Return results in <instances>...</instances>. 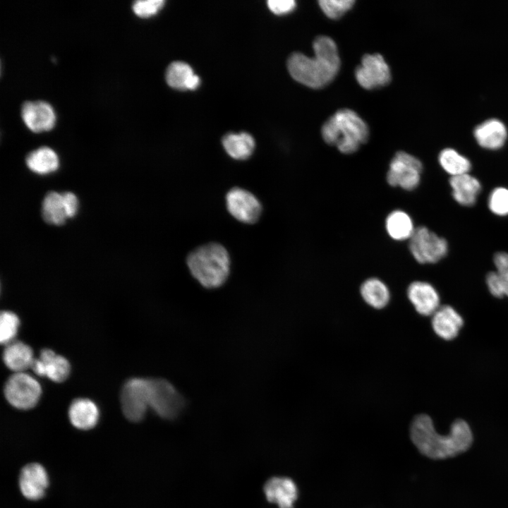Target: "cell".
Returning <instances> with one entry per match:
<instances>
[{
  "instance_id": "836d02e7",
  "label": "cell",
  "mask_w": 508,
  "mask_h": 508,
  "mask_svg": "<svg viewBox=\"0 0 508 508\" xmlns=\"http://www.w3.org/2000/svg\"><path fill=\"white\" fill-rule=\"evenodd\" d=\"M486 284L490 293L496 298L504 296L500 279L495 272H490L486 276Z\"/></svg>"
},
{
  "instance_id": "8992f818",
  "label": "cell",
  "mask_w": 508,
  "mask_h": 508,
  "mask_svg": "<svg viewBox=\"0 0 508 508\" xmlns=\"http://www.w3.org/2000/svg\"><path fill=\"white\" fill-rule=\"evenodd\" d=\"M409 251L420 264H433L447 254L448 243L425 226L416 227L409 241Z\"/></svg>"
},
{
  "instance_id": "1f68e13d",
  "label": "cell",
  "mask_w": 508,
  "mask_h": 508,
  "mask_svg": "<svg viewBox=\"0 0 508 508\" xmlns=\"http://www.w3.org/2000/svg\"><path fill=\"white\" fill-rule=\"evenodd\" d=\"M164 4L163 0H140L135 1L132 8L137 16L146 18L156 14Z\"/></svg>"
},
{
  "instance_id": "5bb4252c",
  "label": "cell",
  "mask_w": 508,
  "mask_h": 508,
  "mask_svg": "<svg viewBox=\"0 0 508 508\" xmlns=\"http://www.w3.org/2000/svg\"><path fill=\"white\" fill-rule=\"evenodd\" d=\"M406 294L409 300L420 315H433L440 307L439 294L428 282L423 281L411 282L407 288Z\"/></svg>"
},
{
  "instance_id": "7a4b0ae2",
  "label": "cell",
  "mask_w": 508,
  "mask_h": 508,
  "mask_svg": "<svg viewBox=\"0 0 508 508\" xmlns=\"http://www.w3.org/2000/svg\"><path fill=\"white\" fill-rule=\"evenodd\" d=\"M313 57L293 53L287 61L288 71L298 83L311 88H321L330 83L340 68L337 47L329 37L320 35L313 43Z\"/></svg>"
},
{
  "instance_id": "8fae6325",
  "label": "cell",
  "mask_w": 508,
  "mask_h": 508,
  "mask_svg": "<svg viewBox=\"0 0 508 508\" xmlns=\"http://www.w3.org/2000/svg\"><path fill=\"white\" fill-rule=\"evenodd\" d=\"M226 205L231 215L245 224L257 222L262 210V205L257 197L239 187H234L228 191L226 195Z\"/></svg>"
},
{
  "instance_id": "ac0fdd59",
  "label": "cell",
  "mask_w": 508,
  "mask_h": 508,
  "mask_svg": "<svg viewBox=\"0 0 508 508\" xmlns=\"http://www.w3.org/2000/svg\"><path fill=\"white\" fill-rule=\"evenodd\" d=\"M431 325L437 336L445 340H452L458 335L464 320L452 306L445 305L432 315Z\"/></svg>"
},
{
  "instance_id": "d6986e66",
  "label": "cell",
  "mask_w": 508,
  "mask_h": 508,
  "mask_svg": "<svg viewBox=\"0 0 508 508\" xmlns=\"http://www.w3.org/2000/svg\"><path fill=\"white\" fill-rule=\"evenodd\" d=\"M449 182L452 197L457 203L465 207L475 205L482 188L478 179L468 173L452 176Z\"/></svg>"
},
{
  "instance_id": "603a6c76",
  "label": "cell",
  "mask_w": 508,
  "mask_h": 508,
  "mask_svg": "<svg viewBox=\"0 0 508 508\" xmlns=\"http://www.w3.org/2000/svg\"><path fill=\"white\" fill-rule=\"evenodd\" d=\"M166 80L170 87L178 90H195L200 84L199 77L183 61H174L168 66Z\"/></svg>"
},
{
  "instance_id": "d6a6232c",
  "label": "cell",
  "mask_w": 508,
  "mask_h": 508,
  "mask_svg": "<svg viewBox=\"0 0 508 508\" xmlns=\"http://www.w3.org/2000/svg\"><path fill=\"white\" fill-rule=\"evenodd\" d=\"M494 265L496 268L503 289L504 296L508 297V253L497 252L493 257Z\"/></svg>"
},
{
  "instance_id": "e575fe53",
  "label": "cell",
  "mask_w": 508,
  "mask_h": 508,
  "mask_svg": "<svg viewBox=\"0 0 508 508\" xmlns=\"http://www.w3.org/2000/svg\"><path fill=\"white\" fill-rule=\"evenodd\" d=\"M267 6L274 13L282 15L292 11L296 7V2L294 0H270Z\"/></svg>"
},
{
  "instance_id": "484cf974",
  "label": "cell",
  "mask_w": 508,
  "mask_h": 508,
  "mask_svg": "<svg viewBox=\"0 0 508 508\" xmlns=\"http://www.w3.org/2000/svg\"><path fill=\"white\" fill-rule=\"evenodd\" d=\"M42 214L45 222L54 225H61L69 218L63 193L49 192L42 205Z\"/></svg>"
},
{
  "instance_id": "e0dca14e",
  "label": "cell",
  "mask_w": 508,
  "mask_h": 508,
  "mask_svg": "<svg viewBox=\"0 0 508 508\" xmlns=\"http://www.w3.org/2000/svg\"><path fill=\"white\" fill-rule=\"evenodd\" d=\"M473 135L480 147L495 150L504 145L508 133L502 121L497 119H490L478 125Z\"/></svg>"
},
{
  "instance_id": "4fadbf2b",
  "label": "cell",
  "mask_w": 508,
  "mask_h": 508,
  "mask_svg": "<svg viewBox=\"0 0 508 508\" xmlns=\"http://www.w3.org/2000/svg\"><path fill=\"white\" fill-rule=\"evenodd\" d=\"M31 368L37 375L46 376L56 382L64 381L70 373L68 360L48 349L41 351L40 357L35 358Z\"/></svg>"
},
{
  "instance_id": "7c38bea8",
  "label": "cell",
  "mask_w": 508,
  "mask_h": 508,
  "mask_svg": "<svg viewBox=\"0 0 508 508\" xmlns=\"http://www.w3.org/2000/svg\"><path fill=\"white\" fill-rule=\"evenodd\" d=\"M21 116L27 127L35 133L49 131L56 122L54 109L44 101L24 102L21 108Z\"/></svg>"
},
{
  "instance_id": "30bf717a",
  "label": "cell",
  "mask_w": 508,
  "mask_h": 508,
  "mask_svg": "<svg viewBox=\"0 0 508 508\" xmlns=\"http://www.w3.org/2000/svg\"><path fill=\"white\" fill-rule=\"evenodd\" d=\"M355 76L358 84L366 90L379 88L391 80L389 66L380 54H365L356 67Z\"/></svg>"
},
{
  "instance_id": "4316f807",
  "label": "cell",
  "mask_w": 508,
  "mask_h": 508,
  "mask_svg": "<svg viewBox=\"0 0 508 508\" xmlns=\"http://www.w3.org/2000/svg\"><path fill=\"white\" fill-rule=\"evenodd\" d=\"M222 145L227 154L238 160L248 159L255 149V140L247 133L226 134L222 139Z\"/></svg>"
},
{
  "instance_id": "6da1fadb",
  "label": "cell",
  "mask_w": 508,
  "mask_h": 508,
  "mask_svg": "<svg viewBox=\"0 0 508 508\" xmlns=\"http://www.w3.org/2000/svg\"><path fill=\"white\" fill-rule=\"evenodd\" d=\"M446 435L435 430L431 418L419 414L412 421L409 434L411 442L424 456L433 459L452 457L467 450L473 441L471 430L462 419L454 421Z\"/></svg>"
},
{
  "instance_id": "cb8c5ba5",
  "label": "cell",
  "mask_w": 508,
  "mask_h": 508,
  "mask_svg": "<svg viewBox=\"0 0 508 508\" xmlns=\"http://www.w3.org/2000/svg\"><path fill=\"white\" fill-rule=\"evenodd\" d=\"M360 294L364 301L375 309L385 308L390 300L388 286L377 277L365 279L361 284Z\"/></svg>"
},
{
  "instance_id": "2e32d148",
  "label": "cell",
  "mask_w": 508,
  "mask_h": 508,
  "mask_svg": "<svg viewBox=\"0 0 508 508\" xmlns=\"http://www.w3.org/2000/svg\"><path fill=\"white\" fill-rule=\"evenodd\" d=\"M47 485V474L42 465L32 463L22 468L19 476V488L25 498L30 500L41 499Z\"/></svg>"
},
{
  "instance_id": "d4e9b609",
  "label": "cell",
  "mask_w": 508,
  "mask_h": 508,
  "mask_svg": "<svg viewBox=\"0 0 508 508\" xmlns=\"http://www.w3.org/2000/svg\"><path fill=\"white\" fill-rule=\"evenodd\" d=\"M28 167L34 173L45 175L56 171L59 159L56 153L49 147H41L30 152L25 159Z\"/></svg>"
},
{
  "instance_id": "277c9868",
  "label": "cell",
  "mask_w": 508,
  "mask_h": 508,
  "mask_svg": "<svg viewBox=\"0 0 508 508\" xmlns=\"http://www.w3.org/2000/svg\"><path fill=\"white\" fill-rule=\"evenodd\" d=\"M321 133L328 145L337 147L341 153L352 154L368 140L369 129L356 112L341 109L324 123Z\"/></svg>"
},
{
  "instance_id": "9a60e30c",
  "label": "cell",
  "mask_w": 508,
  "mask_h": 508,
  "mask_svg": "<svg viewBox=\"0 0 508 508\" xmlns=\"http://www.w3.org/2000/svg\"><path fill=\"white\" fill-rule=\"evenodd\" d=\"M264 492L267 500L277 504L279 508H294V503L298 497L296 483L284 476H275L267 480Z\"/></svg>"
},
{
  "instance_id": "83f0119b",
  "label": "cell",
  "mask_w": 508,
  "mask_h": 508,
  "mask_svg": "<svg viewBox=\"0 0 508 508\" xmlns=\"http://www.w3.org/2000/svg\"><path fill=\"white\" fill-rule=\"evenodd\" d=\"M438 162L442 169L451 177L468 174L471 169L470 160L450 147L445 148L440 152Z\"/></svg>"
},
{
  "instance_id": "9c48e42d",
  "label": "cell",
  "mask_w": 508,
  "mask_h": 508,
  "mask_svg": "<svg viewBox=\"0 0 508 508\" xmlns=\"http://www.w3.org/2000/svg\"><path fill=\"white\" fill-rule=\"evenodd\" d=\"M121 409L125 417L132 422L140 421L149 406V379L134 377L123 385L120 394Z\"/></svg>"
},
{
  "instance_id": "3957f363",
  "label": "cell",
  "mask_w": 508,
  "mask_h": 508,
  "mask_svg": "<svg viewBox=\"0 0 508 508\" xmlns=\"http://www.w3.org/2000/svg\"><path fill=\"white\" fill-rule=\"evenodd\" d=\"M186 262L193 277L207 289L220 287L229 275V253L217 243H209L194 249L188 255Z\"/></svg>"
},
{
  "instance_id": "4dcf8cb0",
  "label": "cell",
  "mask_w": 508,
  "mask_h": 508,
  "mask_svg": "<svg viewBox=\"0 0 508 508\" xmlns=\"http://www.w3.org/2000/svg\"><path fill=\"white\" fill-rule=\"evenodd\" d=\"M353 0H320L319 6L325 14L330 18L341 17L354 4Z\"/></svg>"
},
{
  "instance_id": "44dd1931",
  "label": "cell",
  "mask_w": 508,
  "mask_h": 508,
  "mask_svg": "<svg viewBox=\"0 0 508 508\" xmlns=\"http://www.w3.org/2000/svg\"><path fill=\"white\" fill-rule=\"evenodd\" d=\"M3 360L10 370L15 373H21L31 368L35 358L32 350L28 345L13 341L6 345Z\"/></svg>"
},
{
  "instance_id": "5b68a950",
  "label": "cell",
  "mask_w": 508,
  "mask_h": 508,
  "mask_svg": "<svg viewBox=\"0 0 508 508\" xmlns=\"http://www.w3.org/2000/svg\"><path fill=\"white\" fill-rule=\"evenodd\" d=\"M149 406L160 418H177L186 406V400L174 385L162 378L149 379Z\"/></svg>"
},
{
  "instance_id": "f1b7e54d",
  "label": "cell",
  "mask_w": 508,
  "mask_h": 508,
  "mask_svg": "<svg viewBox=\"0 0 508 508\" xmlns=\"http://www.w3.org/2000/svg\"><path fill=\"white\" fill-rule=\"evenodd\" d=\"M20 320L18 317L11 311H2L0 315V341L7 345L13 341L16 337Z\"/></svg>"
},
{
  "instance_id": "7402d4cb",
  "label": "cell",
  "mask_w": 508,
  "mask_h": 508,
  "mask_svg": "<svg viewBox=\"0 0 508 508\" xmlns=\"http://www.w3.org/2000/svg\"><path fill=\"white\" fill-rule=\"evenodd\" d=\"M388 236L397 241H409L416 227L411 217L402 210H394L389 212L385 222Z\"/></svg>"
},
{
  "instance_id": "ffe728a7",
  "label": "cell",
  "mask_w": 508,
  "mask_h": 508,
  "mask_svg": "<svg viewBox=\"0 0 508 508\" xmlns=\"http://www.w3.org/2000/svg\"><path fill=\"white\" fill-rule=\"evenodd\" d=\"M68 417L71 424L78 429L89 430L95 426L99 419V409L90 399L79 398L70 405Z\"/></svg>"
},
{
  "instance_id": "ba28073f",
  "label": "cell",
  "mask_w": 508,
  "mask_h": 508,
  "mask_svg": "<svg viewBox=\"0 0 508 508\" xmlns=\"http://www.w3.org/2000/svg\"><path fill=\"white\" fill-rule=\"evenodd\" d=\"M41 392L39 382L24 372L13 374L7 380L4 387L6 400L13 407L20 410H28L35 406Z\"/></svg>"
},
{
  "instance_id": "f546056e",
  "label": "cell",
  "mask_w": 508,
  "mask_h": 508,
  "mask_svg": "<svg viewBox=\"0 0 508 508\" xmlns=\"http://www.w3.org/2000/svg\"><path fill=\"white\" fill-rule=\"evenodd\" d=\"M488 206L492 213L497 216L508 215V188L497 187L490 193Z\"/></svg>"
},
{
  "instance_id": "52a82bcc",
  "label": "cell",
  "mask_w": 508,
  "mask_h": 508,
  "mask_svg": "<svg viewBox=\"0 0 508 508\" xmlns=\"http://www.w3.org/2000/svg\"><path fill=\"white\" fill-rule=\"evenodd\" d=\"M422 172L423 164L417 157L399 151L389 162L386 180L392 187L413 190L419 186Z\"/></svg>"
}]
</instances>
